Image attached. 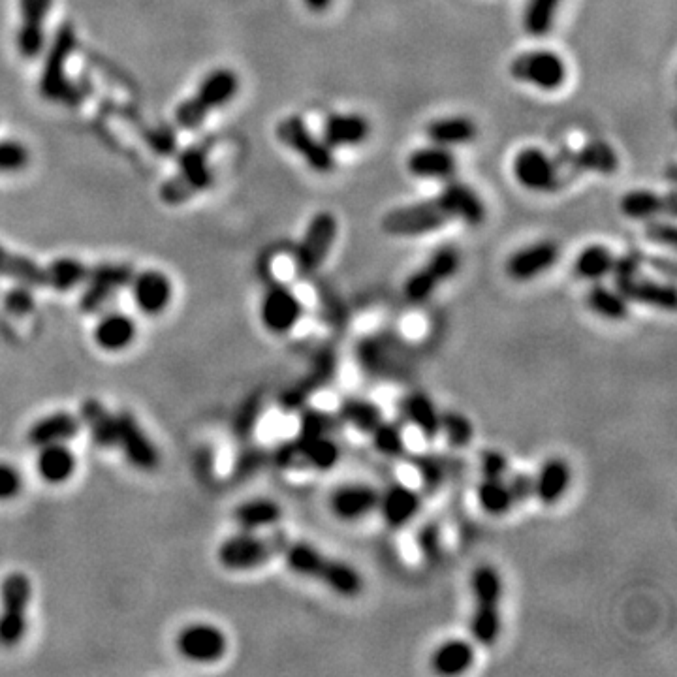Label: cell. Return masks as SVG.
I'll return each mask as SVG.
<instances>
[{"label": "cell", "instance_id": "cell-1", "mask_svg": "<svg viewBox=\"0 0 677 677\" xmlns=\"http://www.w3.org/2000/svg\"><path fill=\"white\" fill-rule=\"evenodd\" d=\"M283 557L292 572L324 583L339 597L354 599L362 595L363 578L356 568L345 561L324 555L307 542H288Z\"/></svg>", "mask_w": 677, "mask_h": 677}, {"label": "cell", "instance_id": "cell-2", "mask_svg": "<svg viewBox=\"0 0 677 677\" xmlns=\"http://www.w3.org/2000/svg\"><path fill=\"white\" fill-rule=\"evenodd\" d=\"M89 271L91 268L74 258H59L49 266H40L31 258L8 251L0 245V277L12 279L23 286H48L64 292L87 281Z\"/></svg>", "mask_w": 677, "mask_h": 677}, {"label": "cell", "instance_id": "cell-3", "mask_svg": "<svg viewBox=\"0 0 677 677\" xmlns=\"http://www.w3.org/2000/svg\"><path fill=\"white\" fill-rule=\"evenodd\" d=\"M503 578L497 568L480 565L471 576L473 614L469 630L478 646L491 647L503 630Z\"/></svg>", "mask_w": 677, "mask_h": 677}, {"label": "cell", "instance_id": "cell-4", "mask_svg": "<svg viewBox=\"0 0 677 677\" xmlns=\"http://www.w3.org/2000/svg\"><path fill=\"white\" fill-rule=\"evenodd\" d=\"M642 269H644L642 252H627L623 256H615L612 269L615 288L629 303L674 313L677 303L676 288L670 283H661L657 279L644 277Z\"/></svg>", "mask_w": 677, "mask_h": 677}, {"label": "cell", "instance_id": "cell-5", "mask_svg": "<svg viewBox=\"0 0 677 677\" xmlns=\"http://www.w3.org/2000/svg\"><path fill=\"white\" fill-rule=\"evenodd\" d=\"M237 93L239 78L236 72L230 68H217L202 79L194 96L179 104V108L175 110V123L183 130H194L202 126L211 111L219 110L224 104L232 102Z\"/></svg>", "mask_w": 677, "mask_h": 677}, {"label": "cell", "instance_id": "cell-6", "mask_svg": "<svg viewBox=\"0 0 677 677\" xmlns=\"http://www.w3.org/2000/svg\"><path fill=\"white\" fill-rule=\"evenodd\" d=\"M341 446L333 435H298L275 450V463L286 471L328 473L341 461Z\"/></svg>", "mask_w": 677, "mask_h": 677}, {"label": "cell", "instance_id": "cell-7", "mask_svg": "<svg viewBox=\"0 0 677 677\" xmlns=\"http://www.w3.org/2000/svg\"><path fill=\"white\" fill-rule=\"evenodd\" d=\"M454 221L441 198L435 196L431 200L416 204L401 205L388 211L382 219V230L388 236L420 237L442 230L448 222Z\"/></svg>", "mask_w": 677, "mask_h": 677}, {"label": "cell", "instance_id": "cell-8", "mask_svg": "<svg viewBox=\"0 0 677 677\" xmlns=\"http://www.w3.org/2000/svg\"><path fill=\"white\" fill-rule=\"evenodd\" d=\"M213 185V170L207 160V147L194 145L179 157V170L160 187V200L181 205Z\"/></svg>", "mask_w": 677, "mask_h": 677}, {"label": "cell", "instance_id": "cell-9", "mask_svg": "<svg viewBox=\"0 0 677 677\" xmlns=\"http://www.w3.org/2000/svg\"><path fill=\"white\" fill-rule=\"evenodd\" d=\"M508 74L520 83L553 93L567 83L568 68L559 53L550 49H531L523 51L510 61Z\"/></svg>", "mask_w": 677, "mask_h": 677}, {"label": "cell", "instance_id": "cell-10", "mask_svg": "<svg viewBox=\"0 0 677 677\" xmlns=\"http://www.w3.org/2000/svg\"><path fill=\"white\" fill-rule=\"evenodd\" d=\"M461 268V252L454 245H442L416 269L403 286V294L412 305L426 303L442 284L450 281Z\"/></svg>", "mask_w": 677, "mask_h": 677}, {"label": "cell", "instance_id": "cell-11", "mask_svg": "<svg viewBox=\"0 0 677 677\" xmlns=\"http://www.w3.org/2000/svg\"><path fill=\"white\" fill-rule=\"evenodd\" d=\"M277 140L292 149L316 174H331L335 170V153L328 143L316 138L300 115L284 117L277 125Z\"/></svg>", "mask_w": 677, "mask_h": 677}, {"label": "cell", "instance_id": "cell-12", "mask_svg": "<svg viewBox=\"0 0 677 677\" xmlns=\"http://www.w3.org/2000/svg\"><path fill=\"white\" fill-rule=\"evenodd\" d=\"M339 373V352L335 347H324L315 356L305 375L288 386L279 397V409L283 412H300L305 405L328 388Z\"/></svg>", "mask_w": 677, "mask_h": 677}, {"label": "cell", "instance_id": "cell-13", "mask_svg": "<svg viewBox=\"0 0 677 677\" xmlns=\"http://www.w3.org/2000/svg\"><path fill=\"white\" fill-rule=\"evenodd\" d=\"M288 542L290 540L284 533L234 536L222 544L219 559L224 567L232 568V570L262 567L271 559L283 555Z\"/></svg>", "mask_w": 677, "mask_h": 677}, {"label": "cell", "instance_id": "cell-14", "mask_svg": "<svg viewBox=\"0 0 677 677\" xmlns=\"http://www.w3.org/2000/svg\"><path fill=\"white\" fill-rule=\"evenodd\" d=\"M74 48H76V32L68 23H64L53 36L40 76V95L49 102L61 100L74 102L72 85L66 79V63L74 53Z\"/></svg>", "mask_w": 677, "mask_h": 677}, {"label": "cell", "instance_id": "cell-15", "mask_svg": "<svg viewBox=\"0 0 677 677\" xmlns=\"http://www.w3.org/2000/svg\"><path fill=\"white\" fill-rule=\"evenodd\" d=\"M337 234H339V224H337L335 215H331L328 211L316 213L305 228V234L301 237L296 258H294L298 277L307 279L324 266V262L328 260L330 251L335 245Z\"/></svg>", "mask_w": 677, "mask_h": 677}, {"label": "cell", "instance_id": "cell-16", "mask_svg": "<svg viewBox=\"0 0 677 677\" xmlns=\"http://www.w3.org/2000/svg\"><path fill=\"white\" fill-rule=\"evenodd\" d=\"M553 160L557 164V170L563 181H565V175H578L583 172L614 175L617 174L619 164H621L617 151L604 140H591L582 145L578 151L563 149L559 157Z\"/></svg>", "mask_w": 677, "mask_h": 677}, {"label": "cell", "instance_id": "cell-17", "mask_svg": "<svg viewBox=\"0 0 677 677\" xmlns=\"http://www.w3.org/2000/svg\"><path fill=\"white\" fill-rule=\"evenodd\" d=\"M31 597V582L23 574H12L2 585L0 646H16L25 634V610Z\"/></svg>", "mask_w": 677, "mask_h": 677}, {"label": "cell", "instance_id": "cell-18", "mask_svg": "<svg viewBox=\"0 0 677 677\" xmlns=\"http://www.w3.org/2000/svg\"><path fill=\"white\" fill-rule=\"evenodd\" d=\"M512 172L523 189L538 194H550L563 185L555 160L538 147L521 149L512 162Z\"/></svg>", "mask_w": 677, "mask_h": 677}, {"label": "cell", "instance_id": "cell-19", "mask_svg": "<svg viewBox=\"0 0 677 677\" xmlns=\"http://www.w3.org/2000/svg\"><path fill=\"white\" fill-rule=\"evenodd\" d=\"M559 258V245L552 239H542L510 254L504 264V271L508 279L516 283H527L550 271L559 262Z\"/></svg>", "mask_w": 677, "mask_h": 677}, {"label": "cell", "instance_id": "cell-20", "mask_svg": "<svg viewBox=\"0 0 677 677\" xmlns=\"http://www.w3.org/2000/svg\"><path fill=\"white\" fill-rule=\"evenodd\" d=\"M53 0H19V27L16 34L17 53L23 59H36L46 48L44 23L48 21Z\"/></svg>", "mask_w": 677, "mask_h": 677}, {"label": "cell", "instance_id": "cell-21", "mask_svg": "<svg viewBox=\"0 0 677 677\" xmlns=\"http://www.w3.org/2000/svg\"><path fill=\"white\" fill-rule=\"evenodd\" d=\"M262 322L271 333L284 335L294 330L303 318V303L286 284L269 286L262 301Z\"/></svg>", "mask_w": 677, "mask_h": 677}, {"label": "cell", "instance_id": "cell-22", "mask_svg": "<svg viewBox=\"0 0 677 677\" xmlns=\"http://www.w3.org/2000/svg\"><path fill=\"white\" fill-rule=\"evenodd\" d=\"M134 279V269L126 264H100L89 271L87 290L81 296V309L95 313L111 296Z\"/></svg>", "mask_w": 677, "mask_h": 677}, {"label": "cell", "instance_id": "cell-23", "mask_svg": "<svg viewBox=\"0 0 677 677\" xmlns=\"http://www.w3.org/2000/svg\"><path fill=\"white\" fill-rule=\"evenodd\" d=\"M380 491L371 484L352 482L333 489L330 495L331 514L337 520L354 523L365 520L377 512Z\"/></svg>", "mask_w": 677, "mask_h": 677}, {"label": "cell", "instance_id": "cell-24", "mask_svg": "<svg viewBox=\"0 0 677 677\" xmlns=\"http://www.w3.org/2000/svg\"><path fill=\"white\" fill-rule=\"evenodd\" d=\"M422 508V495L403 482H394L378 497L377 510L388 529H403Z\"/></svg>", "mask_w": 677, "mask_h": 677}, {"label": "cell", "instance_id": "cell-25", "mask_svg": "<svg viewBox=\"0 0 677 677\" xmlns=\"http://www.w3.org/2000/svg\"><path fill=\"white\" fill-rule=\"evenodd\" d=\"M439 198L450 211L454 221L465 222L467 226H473V228L482 226L486 222L488 209L473 187L461 181H448L439 192Z\"/></svg>", "mask_w": 677, "mask_h": 677}, {"label": "cell", "instance_id": "cell-26", "mask_svg": "<svg viewBox=\"0 0 677 677\" xmlns=\"http://www.w3.org/2000/svg\"><path fill=\"white\" fill-rule=\"evenodd\" d=\"M115 422H117V442L123 446L126 457L143 471L157 469V448L145 437L134 416L128 412H121L119 416H115Z\"/></svg>", "mask_w": 677, "mask_h": 677}, {"label": "cell", "instance_id": "cell-27", "mask_svg": "<svg viewBox=\"0 0 677 677\" xmlns=\"http://www.w3.org/2000/svg\"><path fill=\"white\" fill-rule=\"evenodd\" d=\"M572 484L570 465L563 457L546 459L533 476V497L544 506H555L563 501Z\"/></svg>", "mask_w": 677, "mask_h": 677}, {"label": "cell", "instance_id": "cell-28", "mask_svg": "<svg viewBox=\"0 0 677 677\" xmlns=\"http://www.w3.org/2000/svg\"><path fill=\"white\" fill-rule=\"evenodd\" d=\"M407 170L418 179L450 181L457 172V158L448 147L431 143L429 147H420L410 153Z\"/></svg>", "mask_w": 677, "mask_h": 677}, {"label": "cell", "instance_id": "cell-29", "mask_svg": "<svg viewBox=\"0 0 677 677\" xmlns=\"http://www.w3.org/2000/svg\"><path fill=\"white\" fill-rule=\"evenodd\" d=\"M322 136L331 149L358 147L369 140L371 123L360 113H333L324 123Z\"/></svg>", "mask_w": 677, "mask_h": 677}, {"label": "cell", "instance_id": "cell-30", "mask_svg": "<svg viewBox=\"0 0 677 677\" xmlns=\"http://www.w3.org/2000/svg\"><path fill=\"white\" fill-rule=\"evenodd\" d=\"M476 662V649L473 642L463 638H450L433 649L431 670L444 677H456L467 674Z\"/></svg>", "mask_w": 677, "mask_h": 677}, {"label": "cell", "instance_id": "cell-31", "mask_svg": "<svg viewBox=\"0 0 677 677\" xmlns=\"http://www.w3.org/2000/svg\"><path fill=\"white\" fill-rule=\"evenodd\" d=\"M179 651L194 661H217L226 651L222 632L209 625H194L183 630L177 638Z\"/></svg>", "mask_w": 677, "mask_h": 677}, {"label": "cell", "instance_id": "cell-32", "mask_svg": "<svg viewBox=\"0 0 677 677\" xmlns=\"http://www.w3.org/2000/svg\"><path fill=\"white\" fill-rule=\"evenodd\" d=\"M134 300L145 313H160L172 298V283L160 271H143L132 279Z\"/></svg>", "mask_w": 677, "mask_h": 677}, {"label": "cell", "instance_id": "cell-33", "mask_svg": "<svg viewBox=\"0 0 677 677\" xmlns=\"http://www.w3.org/2000/svg\"><path fill=\"white\" fill-rule=\"evenodd\" d=\"M426 136L429 142L450 149L457 145L473 143L478 138V126L471 117H463V115L441 117V119H433L426 126Z\"/></svg>", "mask_w": 677, "mask_h": 677}, {"label": "cell", "instance_id": "cell-34", "mask_svg": "<svg viewBox=\"0 0 677 677\" xmlns=\"http://www.w3.org/2000/svg\"><path fill=\"white\" fill-rule=\"evenodd\" d=\"M403 412L416 431L427 439L435 441L441 437V410L433 399L424 392H412L403 399Z\"/></svg>", "mask_w": 677, "mask_h": 677}, {"label": "cell", "instance_id": "cell-35", "mask_svg": "<svg viewBox=\"0 0 677 677\" xmlns=\"http://www.w3.org/2000/svg\"><path fill=\"white\" fill-rule=\"evenodd\" d=\"M339 420L358 433L371 435V431L384 420V412L380 405L369 399L345 397L339 403Z\"/></svg>", "mask_w": 677, "mask_h": 677}, {"label": "cell", "instance_id": "cell-36", "mask_svg": "<svg viewBox=\"0 0 677 677\" xmlns=\"http://www.w3.org/2000/svg\"><path fill=\"white\" fill-rule=\"evenodd\" d=\"M585 301H587V307L604 320L623 322L629 318V301L623 298V294L617 288L604 286L600 281L593 283V286L589 288Z\"/></svg>", "mask_w": 677, "mask_h": 677}, {"label": "cell", "instance_id": "cell-37", "mask_svg": "<svg viewBox=\"0 0 677 677\" xmlns=\"http://www.w3.org/2000/svg\"><path fill=\"white\" fill-rule=\"evenodd\" d=\"M79 431V420L74 418L68 412H59L48 416L40 422H36L34 426L29 429L27 439L34 446H49V444H57V442L68 441L72 439Z\"/></svg>", "mask_w": 677, "mask_h": 677}, {"label": "cell", "instance_id": "cell-38", "mask_svg": "<svg viewBox=\"0 0 677 677\" xmlns=\"http://www.w3.org/2000/svg\"><path fill=\"white\" fill-rule=\"evenodd\" d=\"M615 254L604 245H589L585 247L574 260V273L576 277H580L582 281H589V283H599L602 279H606L608 275H612L614 269Z\"/></svg>", "mask_w": 677, "mask_h": 677}, {"label": "cell", "instance_id": "cell-39", "mask_svg": "<svg viewBox=\"0 0 677 677\" xmlns=\"http://www.w3.org/2000/svg\"><path fill=\"white\" fill-rule=\"evenodd\" d=\"M476 501L478 506L493 518L506 516L516 508V503L512 499V493L506 484L504 478H482L480 484L476 486Z\"/></svg>", "mask_w": 677, "mask_h": 677}, {"label": "cell", "instance_id": "cell-40", "mask_svg": "<svg viewBox=\"0 0 677 677\" xmlns=\"http://www.w3.org/2000/svg\"><path fill=\"white\" fill-rule=\"evenodd\" d=\"M356 358L363 371L375 378H390L394 373V354H390L388 345L377 337H367L358 343Z\"/></svg>", "mask_w": 677, "mask_h": 677}, {"label": "cell", "instance_id": "cell-41", "mask_svg": "<svg viewBox=\"0 0 677 677\" xmlns=\"http://www.w3.org/2000/svg\"><path fill=\"white\" fill-rule=\"evenodd\" d=\"M563 0H527L523 10V31L533 38H544L553 29Z\"/></svg>", "mask_w": 677, "mask_h": 677}, {"label": "cell", "instance_id": "cell-42", "mask_svg": "<svg viewBox=\"0 0 677 677\" xmlns=\"http://www.w3.org/2000/svg\"><path fill=\"white\" fill-rule=\"evenodd\" d=\"M81 416L83 422L91 429L96 444L111 446L117 442V422L100 401L87 399L81 407Z\"/></svg>", "mask_w": 677, "mask_h": 677}, {"label": "cell", "instance_id": "cell-43", "mask_svg": "<svg viewBox=\"0 0 677 677\" xmlns=\"http://www.w3.org/2000/svg\"><path fill=\"white\" fill-rule=\"evenodd\" d=\"M621 213L632 221H651L662 213V196L655 190H629L621 198Z\"/></svg>", "mask_w": 677, "mask_h": 677}, {"label": "cell", "instance_id": "cell-44", "mask_svg": "<svg viewBox=\"0 0 677 677\" xmlns=\"http://www.w3.org/2000/svg\"><path fill=\"white\" fill-rule=\"evenodd\" d=\"M236 521L245 529H260L279 523L283 518V508L269 499H256L236 508Z\"/></svg>", "mask_w": 677, "mask_h": 677}, {"label": "cell", "instance_id": "cell-45", "mask_svg": "<svg viewBox=\"0 0 677 677\" xmlns=\"http://www.w3.org/2000/svg\"><path fill=\"white\" fill-rule=\"evenodd\" d=\"M371 442L375 446L380 456L390 457V459H403L407 456V441L405 433L399 424L392 420H382L373 431H371Z\"/></svg>", "mask_w": 677, "mask_h": 677}, {"label": "cell", "instance_id": "cell-46", "mask_svg": "<svg viewBox=\"0 0 677 677\" xmlns=\"http://www.w3.org/2000/svg\"><path fill=\"white\" fill-rule=\"evenodd\" d=\"M38 471L48 482H63L74 471V457L63 446L49 444L38 457Z\"/></svg>", "mask_w": 677, "mask_h": 677}, {"label": "cell", "instance_id": "cell-47", "mask_svg": "<svg viewBox=\"0 0 677 677\" xmlns=\"http://www.w3.org/2000/svg\"><path fill=\"white\" fill-rule=\"evenodd\" d=\"M134 337V324L125 315H108L96 328V341L108 350L125 348Z\"/></svg>", "mask_w": 677, "mask_h": 677}, {"label": "cell", "instance_id": "cell-48", "mask_svg": "<svg viewBox=\"0 0 677 677\" xmlns=\"http://www.w3.org/2000/svg\"><path fill=\"white\" fill-rule=\"evenodd\" d=\"M412 467L420 476L422 488L426 493H437L446 484V478L450 473L448 461L444 457L435 454H418L412 457Z\"/></svg>", "mask_w": 677, "mask_h": 677}, {"label": "cell", "instance_id": "cell-49", "mask_svg": "<svg viewBox=\"0 0 677 677\" xmlns=\"http://www.w3.org/2000/svg\"><path fill=\"white\" fill-rule=\"evenodd\" d=\"M441 435L448 446L467 448L474 439L473 422L457 410H441Z\"/></svg>", "mask_w": 677, "mask_h": 677}, {"label": "cell", "instance_id": "cell-50", "mask_svg": "<svg viewBox=\"0 0 677 677\" xmlns=\"http://www.w3.org/2000/svg\"><path fill=\"white\" fill-rule=\"evenodd\" d=\"M416 546L418 552L422 555V559L427 561L429 565L439 563L442 557V550H444V540H442L441 525L435 521H427L420 531L416 533Z\"/></svg>", "mask_w": 677, "mask_h": 677}, {"label": "cell", "instance_id": "cell-51", "mask_svg": "<svg viewBox=\"0 0 677 677\" xmlns=\"http://www.w3.org/2000/svg\"><path fill=\"white\" fill-rule=\"evenodd\" d=\"M31 162L29 149L21 142L4 140L0 142V174L23 172Z\"/></svg>", "mask_w": 677, "mask_h": 677}, {"label": "cell", "instance_id": "cell-52", "mask_svg": "<svg viewBox=\"0 0 677 677\" xmlns=\"http://www.w3.org/2000/svg\"><path fill=\"white\" fill-rule=\"evenodd\" d=\"M335 427V418L324 410L305 409L301 412V435H333Z\"/></svg>", "mask_w": 677, "mask_h": 677}, {"label": "cell", "instance_id": "cell-53", "mask_svg": "<svg viewBox=\"0 0 677 677\" xmlns=\"http://www.w3.org/2000/svg\"><path fill=\"white\" fill-rule=\"evenodd\" d=\"M262 397L260 395H252L249 397L243 407L239 410L236 418V435L239 439H249L254 431V427L258 424V418L262 414Z\"/></svg>", "mask_w": 677, "mask_h": 677}, {"label": "cell", "instance_id": "cell-54", "mask_svg": "<svg viewBox=\"0 0 677 677\" xmlns=\"http://www.w3.org/2000/svg\"><path fill=\"white\" fill-rule=\"evenodd\" d=\"M644 234H646L649 241H653L657 245L670 247V249L676 247V226L672 222L657 221V219L646 221Z\"/></svg>", "mask_w": 677, "mask_h": 677}, {"label": "cell", "instance_id": "cell-55", "mask_svg": "<svg viewBox=\"0 0 677 677\" xmlns=\"http://www.w3.org/2000/svg\"><path fill=\"white\" fill-rule=\"evenodd\" d=\"M508 457L499 450H486L480 457L482 478H504L508 474Z\"/></svg>", "mask_w": 677, "mask_h": 677}, {"label": "cell", "instance_id": "cell-56", "mask_svg": "<svg viewBox=\"0 0 677 677\" xmlns=\"http://www.w3.org/2000/svg\"><path fill=\"white\" fill-rule=\"evenodd\" d=\"M506 484L516 506L527 503L533 497V474L514 473L512 476L506 474Z\"/></svg>", "mask_w": 677, "mask_h": 677}, {"label": "cell", "instance_id": "cell-57", "mask_svg": "<svg viewBox=\"0 0 677 677\" xmlns=\"http://www.w3.org/2000/svg\"><path fill=\"white\" fill-rule=\"evenodd\" d=\"M27 288H29V286H23V284H21L19 288L12 290V292L8 294V298H6V307H8L10 313H14V315H25V313L31 311L32 296Z\"/></svg>", "mask_w": 677, "mask_h": 677}, {"label": "cell", "instance_id": "cell-58", "mask_svg": "<svg viewBox=\"0 0 677 677\" xmlns=\"http://www.w3.org/2000/svg\"><path fill=\"white\" fill-rule=\"evenodd\" d=\"M21 488V476L10 465H0V499L14 497Z\"/></svg>", "mask_w": 677, "mask_h": 677}, {"label": "cell", "instance_id": "cell-59", "mask_svg": "<svg viewBox=\"0 0 677 677\" xmlns=\"http://www.w3.org/2000/svg\"><path fill=\"white\" fill-rule=\"evenodd\" d=\"M644 266H649V268L657 269V273H662V275H666V277H670V279H674L676 277V266H674V262L672 260H668V258H662V256H647L644 254Z\"/></svg>", "mask_w": 677, "mask_h": 677}, {"label": "cell", "instance_id": "cell-60", "mask_svg": "<svg viewBox=\"0 0 677 677\" xmlns=\"http://www.w3.org/2000/svg\"><path fill=\"white\" fill-rule=\"evenodd\" d=\"M262 465V454L260 452H252V454H245L237 461L236 473L237 476H247V474L254 473L258 467Z\"/></svg>", "mask_w": 677, "mask_h": 677}, {"label": "cell", "instance_id": "cell-61", "mask_svg": "<svg viewBox=\"0 0 677 677\" xmlns=\"http://www.w3.org/2000/svg\"><path fill=\"white\" fill-rule=\"evenodd\" d=\"M662 213L670 215L672 219L677 215V196L674 190H670L666 196H662Z\"/></svg>", "mask_w": 677, "mask_h": 677}, {"label": "cell", "instance_id": "cell-62", "mask_svg": "<svg viewBox=\"0 0 677 677\" xmlns=\"http://www.w3.org/2000/svg\"><path fill=\"white\" fill-rule=\"evenodd\" d=\"M303 2H305V6H307L313 14H322V12H326L331 4H333V0H303Z\"/></svg>", "mask_w": 677, "mask_h": 677}]
</instances>
